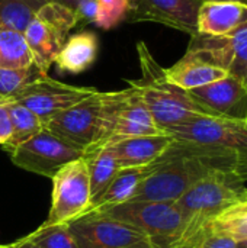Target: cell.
I'll list each match as a JSON object with an SVG mask.
<instances>
[{
  "label": "cell",
  "instance_id": "cell-2",
  "mask_svg": "<svg viewBox=\"0 0 247 248\" xmlns=\"http://www.w3.org/2000/svg\"><path fill=\"white\" fill-rule=\"evenodd\" d=\"M135 48L141 68V77L138 80L125 81L138 90L143 102L163 132L195 116H215L211 110L197 102L189 92L182 90L167 81L165 68L153 57L144 41H138Z\"/></svg>",
  "mask_w": 247,
  "mask_h": 248
},
{
  "label": "cell",
  "instance_id": "cell-13",
  "mask_svg": "<svg viewBox=\"0 0 247 248\" xmlns=\"http://www.w3.org/2000/svg\"><path fill=\"white\" fill-rule=\"evenodd\" d=\"M189 94L217 118L247 125V87L227 76L223 80L194 89Z\"/></svg>",
  "mask_w": 247,
  "mask_h": 248
},
{
  "label": "cell",
  "instance_id": "cell-25",
  "mask_svg": "<svg viewBox=\"0 0 247 248\" xmlns=\"http://www.w3.org/2000/svg\"><path fill=\"white\" fill-rule=\"evenodd\" d=\"M28 240L41 248H77L76 240L71 235L67 224L41 225L33 232L26 235Z\"/></svg>",
  "mask_w": 247,
  "mask_h": 248
},
{
  "label": "cell",
  "instance_id": "cell-32",
  "mask_svg": "<svg viewBox=\"0 0 247 248\" xmlns=\"http://www.w3.org/2000/svg\"><path fill=\"white\" fill-rule=\"evenodd\" d=\"M48 1L63 4V6H66V7L71 9V10H74V9H76V6H77V3H79V0H48Z\"/></svg>",
  "mask_w": 247,
  "mask_h": 248
},
{
  "label": "cell",
  "instance_id": "cell-6",
  "mask_svg": "<svg viewBox=\"0 0 247 248\" xmlns=\"http://www.w3.org/2000/svg\"><path fill=\"white\" fill-rule=\"evenodd\" d=\"M179 141L229 150L237 155L247 182V125L217 116H195L166 131Z\"/></svg>",
  "mask_w": 247,
  "mask_h": 248
},
{
  "label": "cell",
  "instance_id": "cell-23",
  "mask_svg": "<svg viewBox=\"0 0 247 248\" xmlns=\"http://www.w3.org/2000/svg\"><path fill=\"white\" fill-rule=\"evenodd\" d=\"M48 0H0V28L23 32L35 13Z\"/></svg>",
  "mask_w": 247,
  "mask_h": 248
},
{
  "label": "cell",
  "instance_id": "cell-8",
  "mask_svg": "<svg viewBox=\"0 0 247 248\" xmlns=\"http://www.w3.org/2000/svg\"><path fill=\"white\" fill-rule=\"evenodd\" d=\"M102 124V92L96 90L89 97L70 106L51 118L45 129L86 154L98 144ZM83 155V157H84Z\"/></svg>",
  "mask_w": 247,
  "mask_h": 248
},
{
  "label": "cell",
  "instance_id": "cell-33",
  "mask_svg": "<svg viewBox=\"0 0 247 248\" xmlns=\"http://www.w3.org/2000/svg\"><path fill=\"white\" fill-rule=\"evenodd\" d=\"M202 1H214V3H242V4H247V0H202Z\"/></svg>",
  "mask_w": 247,
  "mask_h": 248
},
{
  "label": "cell",
  "instance_id": "cell-3",
  "mask_svg": "<svg viewBox=\"0 0 247 248\" xmlns=\"http://www.w3.org/2000/svg\"><path fill=\"white\" fill-rule=\"evenodd\" d=\"M96 212L143 231L156 248L173 247L185 228V218L175 202H125Z\"/></svg>",
  "mask_w": 247,
  "mask_h": 248
},
{
  "label": "cell",
  "instance_id": "cell-18",
  "mask_svg": "<svg viewBox=\"0 0 247 248\" xmlns=\"http://www.w3.org/2000/svg\"><path fill=\"white\" fill-rule=\"evenodd\" d=\"M165 76L169 83L182 90L191 92L194 89H199L223 80L229 74L217 65L208 64L197 57L185 54L172 67L165 68Z\"/></svg>",
  "mask_w": 247,
  "mask_h": 248
},
{
  "label": "cell",
  "instance_id": "cell-11",
  "mask_svg": "<svg viewBox=\"0 0 247 248\" xmlns=\"http://www.w3.org/2000/svg\"><path fill=\"white\" fill-rule=\"evenodd\" d=\"M185 54L223 68L247 87V23L227 36L195 35Z\"/></svg>",
  "mask_w": 247,
  "mask_h": 248
},
{
  "label": "cell",
  "instance_id": "cell-7",
  "mask_svg": "<svg viewBox=\"0 0 247 248\" xmlns=\"http://www.w3.org/2000/svg\"><path fill=\"white\" fill-rule=\"evenodd\" d=\"M52 180V199L44 225L68 224L83 215L92 201L87 163L84 158L63 166Z\"/></svg>",
  "mask_w": 247,
  "mask_h": 248
},
{
  "label": "cell",
  "instance_id": "cell-24",
  "mask_svg": "<svg viewBox=\"0 0 247 248\" xmlns=\"http://www.w3.org/2000/svg\"><path fill=\"white\" fill-rule=\"evenodd\" d=\"M210 228L230 235L236 241L247 240V201L239 202L208 222Z\"/></svg>",
  "mask_w": 247,
  "mask_h": 248
},
{
  "label": "cell",
  "instance_id": "cell-15",
  "mask_svg": "<svg viewBox=\"0 0 247 248\" xmlns=\"http://www.w3.org/2000/svg\"><path fill=\"white\" fill-rule=\"evenodd\" d=\"M247 23V4L202 1L198 10L199 35L227 36Z\"/></svg>",
  "mask_w": 247,
  "mask_h": 248
},
{
  "label": "cell",
  "instance_id": "cell-10",
  "mask_svg": "<svg viewBox=\"0 0 247 248\" xmlns=\"http://www.w3.org/2000/svg\"><path fill=\"white\" fill-rule=\"evenodd\" d=\"M98 89L84 86H71L61 83L47 76H41L20 92H17L12 100H16L31 109L44 124L54 118L57 113L68 109L70 106L82 102L83 99L93 94Z\"/></svg>",
  "mask_w": 247,
  "mask_h": 248
},
{
  "label": "cell",
  "instance_id": "cell-28",
  "mask_svg": "<svg viewBox=\"0 0 247 248\" xmlns=\"http://www.w3.org/2000/svg\"><path fill=\"white\" fill-rule=\"evenodd\" d=\"M195 248H240L239 241L231 238L227 234H223L220 231H215L210 228L207 224Z\"/></svg>",
  "mask_w": 247,
  "mask_h": 248
},
{
  "label": "cell",
  "instance_id": "cell-5",
  "mask_svg": "<svg viewBox=\"0 0 247 248\" xmlns=\"http://www.w3.org/2000/svg\"><path fill=\"white\" fill-rule=\"evenodd\" d=\"M67 227L77 248H156L143 231L102 212L83 214Z\"/></svg>",
  "mask_w": 247,
  "mask_h": 248
},
{
  "label": "cell",
  "instance_id": "cell-31",
  "mask_svg": "<svg viewBox=\"0 0 247 248\" xmlns=\"http://www.w3.org/2000/svg\"><path fill=\"white\" fill-rule=\"evenodd\" d=\"M0 248H41V247H39V246H36L35 243H32L31 240H28L26 237H22V238H19V240H17V241H15V243L0 246Z\"/></svg>",
  "mask_w": 247,
  "mask_h": 248
},
{
  "label": "cell",
  "instance_id": "cell-22",
  "mask_svg": "<svg viewBox=\"0 0 247 248\" xmlns=\"http://www.w3.org/2000/svg\"><path fill=\"white\" fill-rule=\"evenodd\" d=\"M33 65V57L23 32L12 28H0V68H28Z\"/></svg>",
  "mask_w": 247,
  "mask_h": 248
},
{
  "label": "cell",
  "instance_id": "cell-26",
  "mask_svg": "<svg viewBox=\"0 0 247 248\" xmlns=\"http://www.w3.org/2000/svg\"><path fill=\"white\" fill-rule=\"evenodd\" d=\"M42 74L35 65L28 68H0V99H10Z\"/></svg>",
  "mask_w": 247,
  "mask_h": 248
},
{
  "label": "cell",
  "instance_id": "cell-14",
  "mask_svg": "<svg viewBox=\"0 0 247 248\" xmlns=\"http://www.w3.org/2000/svg\"><path fill=\"white\" fill-rule=\"evenodd\" d=\"M173 142L169 134L132 137L108 144L119 169L144 167L153 164Z\"/></svg>",
  "mask_w": 247,
  "mask_h": 248
},
{
  "label": "cell",
  "instance_id": "cell-20",
  "mask_svg": "<svg viewBox=\"0 0 247 248\" xmlns=\"http://www.w3.org/2000/svg\"><path fill=\"white\" fill-rule=\"evenodd\" d=\"M7 108L10 124H12V137L6 145H3V151L10 154L17 145L23 144L38 132L44 129V124L41 119L22 103L12 99H0Z\"/></svg>",
  "mask_w": 247,
  "mask_h": 248
},
{
  "label": "cell",
  "instance_id": "cell-16",
  "mask_svg": "<svg viewBox=\"0 0 247 248\" xmlns=\"http://www.w3.org/2000/svg\"><path fill=\"white\" fill-rule=\"evenodd\" d=\"M128 87H130L128 99L122 108L115 131L108 144H112L115 141L125 140V138H132V137L166 134L157 126L153 115L150 113L148 108L143 102L138 90L131 84H128Z\"/></svg>",
  "mask_w": 247,
  "mask_h": 248
},
{
  "label": "cell",
  "instance_id": "cell-34",
  "mask_svg": "<svg viewBox=\"0 0 247 248\" xmlns=\"http://www.w3.org/2000/svg\"><path fill=\"white\" fill-rule=\"evenodd\" d=\"M239 247L247 248V240H245V241H239Z\"/></svg>",
  "mask_w": 247,
  "mask_h": 248
},
{
  "label": "cell",
  "instance_id": "cell-17",
  "mask_svg": "<svg viewBox=\"0 0 247 248\" xmlns=\"http://www.w3.org/2000/svg\"><path fill=\"white\" fill-rule=\"evenodd\" d=\"M98 51L99 39L96 33L80 31L67 38L54 64L61 74H80L93 65Z\"/></svg>",
  "mask_w": 247,
  "mask_h": 248
},
{
  "label": "cell",
  "instance_id": "cell-21",
  "mask_svg": "<svg viewBox=\"0 0 247 248\" xmlns=\"http://www.w3.org/2000/svg\"><path fill=\"white\" fill-rule=\"evenodd\" d=\"M87 163L89 171V183H90V196L92 202H95L111 185L116 173L119 171V166L114 158L109 147H103L92 154L83 157Z\"/></svg>",
  "mask_w": 247,
  "mask_h": 248
},
{
  "label": "cell",
  "instance_id": "cell-1",
  "mask_svg": "<svg viewBox=\"0 0 247 248\" xmlns=\"http://www.w3.org/2000/svg\"><path fill=\"white\" fill-rule=\"evenodd\" d=\"M213 171H233L242 177L240 160L224 148L173 138L170 147L153 163L151 173L141 182L130 202H176Z\"/></svg>",
  "mask_w": 247,
  "mask_h": 248
},
{
  "label": "cell",
  "instance_id": "cell-30",
  "mask_svg": "<svg viewBox=\"0 0 247 248\" xmlns=\"http://www.w3.org/2000/svg\"><path fill=\"white\" fill-rule=\"evenodd\" d=\"M12 137V124L9 112L3 100H0V147L6 145Z\"/></svg>",
  "mask_w": 247,
  "mask_h": 248
},
{
  "label": "cell",
  "instance_id": "cell-27",
  "mask_svg": "<svg viewBox=\"0 0 247 248\" xmlns=\"http://www.w3.org/2000/svg\"><path fill=\"white\" fill-rule=\"evenodd\" d=\"M130 0H98L95 25L102 29H112L128 17Z\"/></svg>",
  "mask_w": 247,
  "mask_h": 248
},
{
  "label": "cell",
  "instance_id": "cell-9",
  "mask_svg": "<svg viewBox=\"0 0 247 248\" xmlns=\"http://www.w3.org/2000/svg\"><path fill=\"white\" fill-rule=\"evenodd\" d=\"M9 155L16 167L52 179L63 166L83 158L84 153L44 128L41 132L17 145Z\"/></svg>",
  "mask_w": 247,
  "mask_h": 248
},
{
  "label": "cell",
  "instance_id": "cell-29",
  "mask_svg": "<svg viewBox=\"0 0 247 248\" xmlns=\"http://www.w3.org/2000/svg\"><path fill=\"white\" fill-rule=\"evenodd\" d=\"M74 13H76L77 25L95 23L98 15V0H79Z\"/></svg>",
  "mask_w": 247,
  "mask_h": 248
},
{
  "label": "cell",
  "instance_id": "cell-12",
  "mask_svg": "<svg viewBox=\"0 0 247 248\" xmlns=\"http://www.w3.org/2000/svg\"><path fill=\"white\" fill-rule=\"evenodd\" d=\"M202 0H130L131 22H154L191 36L198 35L197 19Z\"/></svg>",
  "mask_w": 247,
  "mask_h": 248
},
{
  "label": "cell",
  "instance_id": "cell-4",
  "mask_svg": "<svg viewBox=\"0 0 247 248\" xmlns=\"http://www.w3.org/2000/svg\"><path fill=\"white\" fill-rule=\"evenodd\" d=\"M76 26L74 10L52 1L45 3L31 19L23 35L33 57V65L42 74H48L70 31Z\"/></svg>",
  "mask_w": 247,
  "mask_h": 248
},
{
  "label": "cell",
  "instance_id": "cell-19",
  "mask_svg": "<svg viewBox=\"0 0 247 248\" xmlns=\"http://www.w3.org/2000/svg\"><path fill=\"white\" fill-rule=\"evenodd\" d=\"M153 164L144 166V167H131V169H119L111 185L106 187V190L89 205L87 211L89 212H96L105 208H111L115 205H121L125 202H130L132 196L135 195L138 186L141 182L151 173Z\"/></svg>",
  "mask_w": 247,
  "mask_h": 248
}]
</instances>
